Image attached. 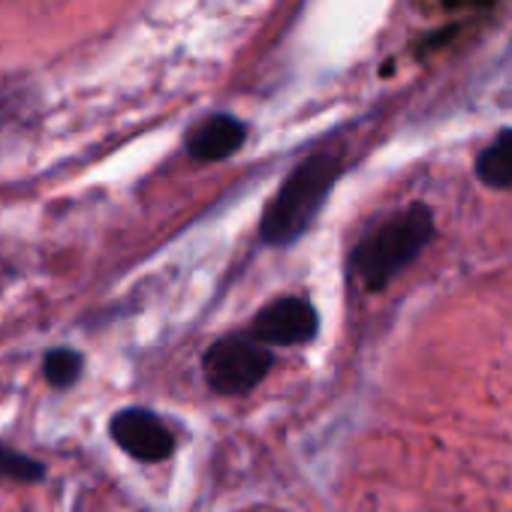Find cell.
<instances>
[{"instance_id": "6da1fadb", "label": "cell", "mask_w": 512, "mask_h": 512, "mask_svg": "<svg viewBox=\"0 0 512 512\" xmlns=\"http://www.w3.org/2000/svg\"><path fill=\"white\" fill-rule=\"evenodd\" d=\"M431 235H434L431 208L422 202H413L404 211H395L386 220L374 223L362 235V241L356 244L350 256V266L356 278L362 281V287L383 290L425 250Z\"/></svg>"}, {"instance_id": "7a4b0ae2", "label": "cell", "mask_w": 512, "mask_h": 512, "mask_svg": "<svg viewBox=\"0 0 512 512\" xmlns=\"http://www.w3.org/2000/svg\"><path fill=\"white\" fill-rule=\"evenodd\" d=\"M338 178H341L338 154L323 151V154H314L305 163H299L263 214V226H260L263 241L275 244V247L296 241L311 226V220L323 208V202Z\"/></svg>"}, {"instance_id": "3957f363", "label": "cell", "mask_w": 512, "mask_h": 512, "mask_svg": "<svg viewBox=\"0 0 512 512\" xmlns=\"http://www.w3.org/2000/svg\"><path fill=\"white\" fill-rule=\"evenodd\" d=\"M275 365V356L253 335H229L208 347L202 356V374L220 395H247L260 386Z\"/></svg>"}, {"instance_id": "277c9868", "label": "cell", "mask_w": 512, "mask_h": 512, "mask_svg": "<svg viewBox=\"0 0 512 512\" xmlns=\"http://www.w3.org/2000/svg\"><path fill=\"white\" fill-rule=\"evenodd\" d=\"M109 434L130 458L145 464L166 461L175 452V434L157 413L145 407L118 410L109 422Z\"/></svg>"}, {"instance_id": "5b68a950", "label": "cell", "mask_w": 512, "mask_h": 512, "mask_svg": "<svg viewBox=\"0 0 512 512\" xmlns=\"http://www.w3.org/2000/svg\"><path fill=\"white\" fill-rule=\"evenodd\" d=\"M317 329H320V320L311 302L284 296L256 314L250 335L266 347H299V344L314 341Z\"/></svg>"}, {"instance_id": "8992f818", "label": "cell", "mask_w": 512, "mask_h": 512, "mask_svg": "<svg viewBox=\"0 0 512 512\" xmlns=\"http://www.w3.org/2000/svg\"><path fill=\"white\" fill-rule=\"evenodd\" d=\"M247 139V127L232 118V115H211L205 118L199 127H193L184 139L187 151L202 160V163H214V160H226L232 157L241 142Z\"/></svg>"}, {"instance_id": "52a82bcc", "label": "cell", "mask_w": 512, "mask_h": 512, "mask_svg": "<svg viewBox=\"0 0 512 512\" xmlns=\"http://www.w3.org/2000/svg\"><path fill=\"white\" fill-rule=\"evenodd\" d=\"M476 178L494 190H512V130H500L497 139L476 157Z\"/></svg>"}, {"instance_id": "ba28073f", "label": "cell", "mask_w": 512, "mask_h": 512, "mask_svg": "<svg viewBox=\"0 0 512 512\" xmlns=\"http://www.w3.org/2000/svg\"><path fill=\"white\" fill-rule=\"evenodd\" d=\"M0 476L13 482H40L46 476V464L7 443H0Z\"/></svg>"}, {"instance_id": "9c48e42d", "label": "cell", "mask_w": 512, "mask_h": 512, "mask_svg": "<svg viewBox=\"0 0 512 512\" xmlns=\"http://www.w3.org/2000/svg\"><path fill=\"white\" fill-rule=\"evenodd\" d=\"M43 374H46V380H49L55 389H67V386H73V383L82 377V356H79L76 350L58 347V350L46 353Z\"/></svg>"}]
</instances>
